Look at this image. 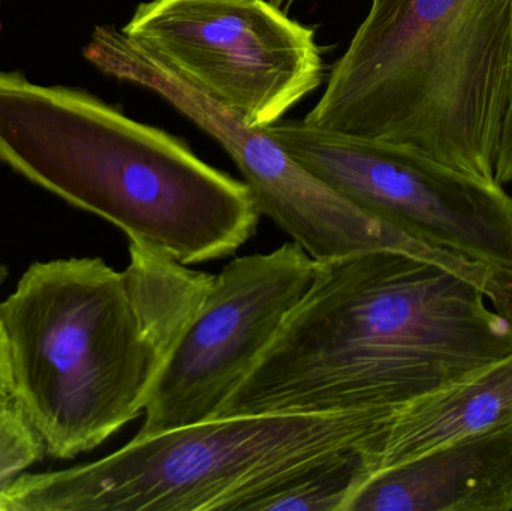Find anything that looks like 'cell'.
Masks as SVG:
<instances>
[{"mask_svg": "<svg viewBox=\"0 0 512 511\" xmlns=\"http://www.w3.org/2000/svg\"><path fill=\"white\" fill-rule=\"evenodd\" d=\"M0 2H2V0H0Z\"/></svg>", "mask_w": 512, "mask_h": 511, "instance_id": "cell-17", "label": "cell"}, {"mask_svg": "<svg viewBox=\"0 0 512 511\" xmlns=\"http://www.w3.org/2000/svg\"><path fill=\"white\" fill-rule=\"evenodd\" d=\"M0 162L183 266L230 257L261 218L246 182L173 135L83 90L2 68Z\"/></svg>", "mask_w": 512, "mask_h": 511, "instance_id": "cell-3", "label": "cell"}, {"mask_svg": "<svg viewBox=\"0 0 512 511\" xmlns=\"http://www.w3.org/2000/svg\"><path fill=\"white\" fill-rule=\"evenodd\" d=\"M279 2H280V0H279Z\"/></svg>", "mask_w": 512, "mask_h": 511, "instance_id": "cell-18", "label": "cell"}, {"mask_svg": "<svg viewBox=\"0 0 512 511\" xmlns=\"http://www.w3.org/2000/svg\"><path fill=\"white\" fill-rule=\"evenodd\" d=\"M84 56L99 71L158 93L215 138L245 176L259 213L282 228L316 263L361 252L393 249L451 267L453 252L373 218L334 191L277 143L265 128L210 98L185 75L126 38L113 26L96 27Z\"/></svg>", "mask_w": 512, "mask_h": 511, "instance_id": "cell-6", "label": "cell"}, {"mask_svg": "<svg viewBox=\"0 0 512 511\" xmlns=\"http://www.w3.org/2000/svg\"><path fill=\"white\" fill-rule=\"evenodd\" d=\"M474 282L393 249L316 263L288 320L216 417L399 410L512 353Z\"/></svg>", "mask_w": 512, "mask_h": 511, "instance_id": "cell-1", "label": "cell"}, {"mask_svg": "<svg viewBox=\"0 0 512 511\" xmlns=\"http://www.w3.org/2000/svg\"><path fill=\"white\" fill-rule=\"evenodd\" d=\"M394 410L215 417L92 464L20 474L0 511H252L304 474L378 443Z\"/></svg>", "mask_w": 512, "mask_h": 511, "instance_id": "cell-5", "label": "cell"}, {"mask_svg": "<svg viewBox=\"0 0 512 511\" xmlns=\"http://www.w3.org/2000/svg\"><path fill=\"white\" fill-rule=\"evenodd\" d=\"M512 423L370 474L345 511H511Z\"/></svg>", "mask_w": 512, "mask_h": 511, "instance_id": "cell-10", "label": "cell"}, {"mask_svg": "<svg viewBox=\"0 0 512 511\" xmlns=\"http://www.w3.org/2000/svg\"><path fill=\"white\" fill-rule=\"evenodd\" d=\"M495 182L502 186L512 182V66L507 114H505L498 159H496Z\"/></svg>", "mask_w": 512, "mask_h": 511, "instance_id": "cell-14", "label": "cell"}, {"mask_svg": "<svg viewBox=\"0 0 512 511\" xmlns=\"http://www.w3.org/2000/svg\"><path fill=\"white\" fill-rule=\"evenodd\" d=\"M268 134L355 206L512 282V197L414 150L277 122Z\"/></svg>", "mask_w": 512, "mask_h": 511, "instance_id": "cell-7", "label": "cell"}, {"mask_svg": "<svg viewBox=\"0 0 512 511\" xmlns=\"http://www.w3.org/2000/svg\"><path fill=\"white\" fill-rule=\"evenodd\" d=\"M366 452L346 453L304 474L282 491L259 501L252 511H345L352 495L372 474Z\"/></svg>", "mask_w": 512, "mask_h": 511, "instance_id": "cell-12", "label": "cell"}, {"mask_svg": "<svg viewBox=\"0 0 512 511\" xmlns=\"http://www.w3.org/2000/svg\"><path fill=\"white\" fill-rule=\"evenodd\" d=\"M11 396V380H9L8 359H6L5 342L0 332V398Z\"/></svg>", "mask_w": 512, "mask_h": 511, "instance_id": "cell-15", "label": "cell"}, {"mask_svg": "<svg viewBox=\"0 0 512 511\" xmlns=\"http://www.w3.org/2000/svg\"><path fill=\"white\" fill-rule=\"evenodd\" d=\"M120 30L254 128L324 81L315 30L267 0H150Z\"/></svg>", "mask_w": 512, "mask_h": 511, "instance_id": "cell-8", "label": "cell"}, {"mask_svg": "<svg viewBox=\"0 0 512 511\" xmlns=\"http://www.w3.org/2000/svg\"><path fill=\"white\" fill-rule=\"evenodd\" d=\"M512 0H372L303 122L495 182Z\"/></svg>", "mask_w": 512, "mask_h": 511, "instance_id": "cell-4", "label": "cell"}, {"mask_svg": "<svg viewBox=\"0 0 512 511\" xmlns=\"http://www.w3.org/2000/svg\"><path fill=\"white\" fill-rule=\"evenodd\" d=\"M316 273L297 243L246 255L210 276L182 335L156 381L135 437H152L218 416Z\"/></svg>", "mask_w": 512, "mask_h": 511, "instance_id": "cell-9", "label": "cell"}, {"mask_svg": "<svg viewBox=\"0 0 512 511\" xmlns=\"http://www.w3.org/2000/svg\"><path fill=\"white\" fill-rule=\"evenodd\" d=\"M209 273L129 242L101 258L33 263L0 303L11 396L54 459L96 449L146 410Z\"/></svg>", "mask_w": 512, "mask_h": 511, "instance_id": "cell-2", "label": "cell"}, {"mask_svg": "<svg viewBox=\"0 0 512 511\" xmlns=\"http://www.w3.org/2000/svg\"><path fill=\"white\" fill-rule=\"evenodd\" d=\"M512 423V353L394 411L366 452L372 473L469 435Z\"/></svg>", "mask_w": 512, "mask_h": 511, "instance_id": "cell-11", "label": "cell"}, {"mask_svg": "<svg viewBox=\"0 0 512 511\" xmlns=\"http://www.w3.org/2000/svg\"><path fill=\"white\" fill-rule=\"evenodd\" d=\"M45 450L11 398H0V491L39 461Z\"/></svg>", "mask_w": 512, "mask_h": 511, "instance_id": "cell-13", "label": "cell"}, {"mask_svg": "<svg viewBox=\"0 0 512 511\" xmlns=\"http://www.w3.org/2000/svg\"><path fill=\"white\" fill-rule=\"evenodd\" d=\"M8 267H6V264L3 263L2 260H0V285L3 284V282L6 281V278H8Z\"/></svg>", "mask_w": 512, "mask_h": 511, "instance_id": "cell-16", "label": "cell"}]
</instances>
